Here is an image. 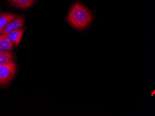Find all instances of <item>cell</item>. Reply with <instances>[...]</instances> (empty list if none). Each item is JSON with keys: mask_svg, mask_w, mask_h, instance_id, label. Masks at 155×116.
Masks as SVG:
<instances>
[{"mask_svg": "<svg viewBox=\"0 0 155 116\" xmlns=\"http://www.w3.org/2000/svg\"><path fill=\"white\" fill-rule=\"evenodd\" d=\"M15 17L16 16L15 14L8 13H2L0 14V32L5 27L9 21Z\"/></svg>", "mask_w": 155, "mask_h": 116, "instance_id": "cell-5", "label": "cell"}, {"mask_svg": "<svg viewBox=\"0 0 155 116\" xmlns=\"http://www.w3.org/2000/svg\"><path fill=\"white\" fill-rule=\"evenodd\" d=\"M23 33V29L17 28L6 35V38L9 42L13 43L15 46L17 47L21 42Z\"/></svg>", "mask_w": 155, "mask_h": 116, "instance_id": "cell-4", "label": "cell"}, {"mask_svg": "<svg viewBox=\"0 0 155 116\" xmlns=\"http://www.w3.org/2000/svg\"><path fill=\"white\" fill-rule=\"evenodd\" d=\"M93 13L83 5L76 3L72 6L67 17V21L72 27L79 30L87 28L93 21Z\"/></svg>", "mask_w": 155, "mask_h": 116, "instance_id": "cell-1", "label": "cell"}, {"mask_svg": "<svg viewBox=\"0 0 155 116\" xmlns=\"http://www.w3.org/2000/svg\"><path fill=\"white\" fill-rule=\"evenodd\" d=\"M16 72V65L13 62L0 64V84L8 83Z\"/></svg>", "mask_w": 155, "mask_h": 116, "instance_id": "cell-2", "label": "cell"}, {"mask_svg": "<svg viewBox=\"0 0 155 116\" xmlns=\"http://www.w3.org/2000/svg\"><path fill=\"white\" fill-rule=\"evenodd\" d=\"M14 61L12 54L7 51H0V64H8Z\"/></svg>", "mask_w": 155, "mask_h": 116, "instance_id": "cell-7", "label": "cell"}, {"mask_svg": "<svg viewBox=\"0 0 155 116\" xmlns=\"http://www.w3.org/2000/svg\"><path fill=\"white\" fill-rule=\"evenodd\" d=\"M8 1L10 2V3H11L12 5H14L16 0H8Z\"/></svg>", "mask_w": 155, "mask_h": 116, "instance_id": "cell-9", "label": "cell"}, {"mask_svg": "<svg viewBox=\"0 0 155 116\" xmlns=\"http://www.w3.org/2000/svg\"><path fill=\"white\" fill-rule=\"evenodd\" d=\"M23 24L24 19L22 15L15 17L6 25L5 27L0 32V34L3 35H7L10 32L22 27Z\"/></svg>", "mask_w": 155, "mask_h": 116, "instance_id": "cell-3", "label": "cell"}, {"mask_svg": "<svg viewBox=\"0 0 155 116\" xmlns=\"http://www.w3.org/2000/svg\"><path fill=\"white\" fill-rule=\"evenodd\" d=\"M35 0H16L15 5L16 8L21 9H26L34 4Z\"/></svg>", "mask_w": 155, "mask_h": 116, "instance_id": "cell-8", "label": "cell"}, {"mask_svg": "<svg viewBox=\"0 0 155 116\" xmlns=\"http://www.w3.org/2000/svg\"><path fill=\"white\" fill-rule=\"evenodd\" d=\"M13 44L9 42L6 35L0 34V51H10L13 49Z\"/></svg>", "mask_w": 155, "mask_h": 116, "instance_id": "cell-6", "label": "cell"}]
</instances>
